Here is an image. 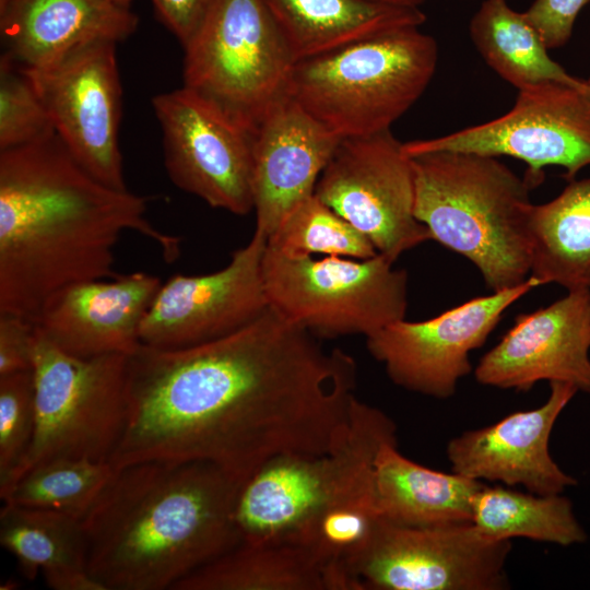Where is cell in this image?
Wrapping results in <instances>:
<instances>
[{
	"label": "cell",
	"instance_id": "cell-1",
	"mask_svg": "<svg viewBox=\"0 0 590 590\" xmlns=\"http://www.w3.org/2000/svg\"><path fill=\"white\" fill-rule=\"evenodd\" d=\"M356 363L271 307L245 328L127 357L129 413L109 459L208 461L243 479L285 453L334 451L350 428Z\"/></svg>",
	"mask_w": 590,
	"mask_h": 590
},
{
	"label": "cell",
	"instance_id": "cell-2",
	"mask_svg": "<svg viewBox=\"0 0 590 590\" xmlns=\"http://www.w3.org/2000/svg\"><path fill=\"white\" fill-rule=\"evenodd\" d=\"M146 210V198L90 175L56 132L0 151V314L35 322L66 288L117 276L114 250L127 231L176 260L180 238L155 228Z\"/></svg>",
	"mask_w": 590,
	"mask_h": 590
},
{
	"label": "cell",
	"instance_id": "cell-3",
	"mask_svg": "<svg viewBox=\"0 0 590 590\" xmlns=\"http://www.w3.org/2000/svg\"><path fill=\"white\" fill-rule=\"evenodd\" d=\"M243 480L208 461L149 460L115 469L82 523L102 590H165L241 543Z\"/></svg>",
	"mask_w": 590,
	"mask_h": 590
},
{
	"label": "cell",
	"instance_id": "cell-4",
	"mask_svg": "<svg viewBox=\"0 0 590 590\" xmlns=\"http://www.w3.org/2000/svg\"><path fill=\"white\" fill-rule=\"evenodd\" d=\"M414 215L432 239L465 257L492 292L530 273L531 186L494 156L433 151L410 156Z\"/></svg>",
	"mask_w": 590,
	"mask_h": 590
},
{
	"label": "cell",
	"instance_id": "cell-5",
	"mask_svg": "<svg viewBox=\"0 0 590 590\" xmlns=\"http://www.w3.org/2000/svg\"><path fill=\"white\" fill-rule=\"evenodd\" d=\"M437 61L430 35L403 28L296 62L288 93L338 138L370 135L422 96Z\"/></svg>",
	"mask_w": 590,
	"mask_h": 590
},
{
	"label": "cell",
	"instance_id": "cell-6",
	"mask_svg": "<svg viewBox=\"0 0 590 590\" xmlns=\"http://www.w3.org/2000/svg\"><path fill=\"white\" fill-rule=\"evenodd\" d=\"M36 329V327H35ZM127 355H70L37 330L33 352L35 429L0 496L32 468L59 459L109 462L126 429Z\"/></svg>",
	"mask_w": 590,
	"mask_h": 590
},
{
	"label": "cell",
	"instance_id": "cell-7",
	"mask_svg": "<svg viewBox=\"0 0 590 590\" xmlns=\"http://www.w3.org/2000/svg\"><path fill=\"white\" fill-rule=\"evenodd\" d=\"M184 85L255 134L295 60L264 0H213L184 46Z\"/></svg>",
	"mask_w": 590,
	"mask_h": 590
},
{
	"label": "cell",
	"instance_id": "cell-8",
	"mask_svg": "<svg viewBox=\"0 0 590 590\" xmlns=\"http://www.w3.org/2000/svg\"><path fill=\"white\" fill-rule=\"evenodd\" d=\"M393 263L381 253L290 258L266 246L263 287L269 307L318 339L368 337L405 317L408 274Z\"/></svg>",
	"mask_w": 590,
	"mask_h": 590
},
{
	"label": "cell",
	"instance_id": "cell-9",
	"mask_svg": "<svg viewBox=\"0 0 590 590\" xmlns=\"http://www.w3.org/2000/svg\"><path fill=\"white\" fill-rule=\"evenodd\" d=\"M408 156L457 151L511 156L528 165L526 179L534 188L545 166H560L565 178L590 165V86L547 81L519 88L514 107L487 122L442 137L402 143Z\"/></svg>",
	"mask_w": 590,
	"mask_h": 590
},
{
	"label": "cell",
	"instance_id": "cell-10",
	"mask_svg": "<svg viewBox=\"0 0 590 590\" xmlns=\"http://www.w3.org/2000/svg\"><path fill=\"white\" fill-rule=\"evenodd\" d=\"M511 543L472 522L411 527L380 518L355 563L353 590H502Z\"/></svg>",
	"mask_w": 590,
	"mask_h": 590
},
{
	"label": "cell",
	"instance_id": "cell-11",
	"mask_svg": "<svg viewBox=\"0 0 590 590\" xmlns=\"http://www.w3.org/2000/svg\"><path fill=\"white\" fill-rule=\"evenodd\" d=\"M314 193L392 262L432 239L414 215L411 157L390 130L341 139Z\"/></svg>",
	"mask_w": 590,
	"mask_h": 590
},
{
	"label": "cell",
	"instance_id": "cell-12",
	"mask_svg": "<svg viewBox=\"0 0 590 590\" xmlns=\"http://www.w3.org/2000/svg\"><path fill=\"white\" fill-rule=\"evenodd\" d=\"M170 180L214 209L253 210L255 134L182 86L153 97Z\"/></svg>",
	"mask_w": 590,
	"mask_h": 590
},
{
	"label": "cell",
	"instance_id": "cell-13",
	"mask_svg": "<svg viewBox=\"0 0 590 590\" xmlns=\"http://www.w3.org/2000/svg\"><path fill=\"white\" fill-rule=\"evenodd\" d=\"M116 46L92 43L54 66L25 70L72 157L98 181L127 190L119 148L122 90Z\"/></svg>",
	"mask_w": 590,
	"mask_h": 590
},
{
	"label": "cell",
	"instance_id": "cell-14",
	"mask_svg": "<svg viewBox=\"0 0 590 590\" xmlns=\"http://www.w3.org/2000/svg\"><path fill=\"white\" fill-rule=\"evenodd\" d=\"M540 285L530 276L518 286L473 298L432 319L396 321L366 337L367 350L397 386L449 398L472 370L470 353L485 343L509 306Z\"/></svg>",
	"mask_w": 590,
	"mask_h": 590
},
{
	"label": "cell",
	"instance_id": "cell-15",
	"mask_svg": "<svg viewBox=\"0 0 590 590\" xmlns=\"http://www.w3.org/2000/svg\"><path fill=\"white\" fill-rule=\"evenodd\" d=\"M267 237L253 233L223 269L203 275L176 274L162 284L140 328L141 343L185 349L229 335L268 308L262 280Z\"/></svg>",
	"mask_w": 590,
	"mask_h": 590
},
{
	"label": "cell",
	"instance_id": "cell-16",
	"mask_svg": "<svg viewBox=\"0 0 590 590\" xmlns=\"http://www.w3.org/2000/svg\"><path fill=\"white\" fill-rule=\"evenodd\" d=\"M397 427L381 410L357 399L351 412L347 460L333 491L292 543L323 567L332 590H353L352 569L381 518L374 463L379 449L397 441Z\"/></svg>",
	"mask_w": 590,
	"mask_h": 590
},
{
	"label": "cell",
	"instance_id": "cell-17",
	"mask_svg": "<svg viewBox=\"0 0 590 590\" xmlns=\"http://www.w3.org/2000/svg\"><path fill=\"white\" fill-rule=\"evenodd\" d=\"M590 290L517 316L515 324L480 359L479 384L528 391L538 381H560L590 393Z\"/></svg>",
	"mask_w": 590,
	"mask_h": 590
},
{
	"label": "cell",
	"instance_id": "cell-18",
	"mask_svg": "<svg viewBox=\"0 0 590 590\" xmlns=\"http://www.w3.org/2000/svg\"><path fill=\"white\" fill-rule=\"evenodd\" d=\"M550 388L541 406L453 437L446 450L452 471L480 482L521 485L541 495L562 494L576 485L577 480L553 460L548 442L556 420L578 389L560 381L550 382Z\"/></svg>",
	"mask_w": 590,
	"mask_h": 590
},
{
	"label": "cell",
	"instance_id": "cell-19",
	"mask_svg": "<svg viewBox=\"0 0 590 590\" xmlns=\"http://www.w3.org/2000/svg\"><path fill=\"white\" fill-rule=\"evenodd\" d=\"M340 141L291 96L269 111L253 139L256 232L268 238L295 205L315 192Z\"/></svg>",
	"mask_w": 590,
	"mask_h": 590
},
{
	"label": "cell",
	"instance_id": "cell-20",
	"mask_svg": "<svg viewBox=\"0 0 590 590\" xmlns=\"http://www.w3.org/2000/svg\"><path fill=\"white\" fill-rule=\"evenodd\" d=\"M161 285L144 272L79 283L55 296L34 324L70 355L129 356L142 344L140 328Z\"/></svg>",
	"mask_w": 590,
	"mask_h": 590
},
{
	"label": "cell",
	"instance_id": "cell-21",
	"mask_svg": "<svg viewBox=\"0 0 590 590\" xmlns=\"http://www.w3.org/2000/svg\"><path fill=\"white\" fill-rule=\"evenodd\" d=\"M346 438L347 434L328 455L285 453L259 465L236 499L241 543H292L340 479L347 460Z\"/></svg>",
	"mask_w": 590,
	"mask_h": 590
},
{
	"label": "cell",
	"instance_id": "cell-22",
	"mask_svg": "<svg viewBox=\"0 0 590 590\" xmlns=\"http://www.w3.org/2000/svg\"><path fill=\"white\" fill-rule=\"evenodd\" d=\"M138 23L114 0H8L0 5L2 54L24 69H44L92 43L118 44Z\"/></svg>",
	"mask_w": 590,
	"mask_h": 590
},
{
	"label": "cell",
	"instance_id": "cell-23",
	"mask_svg": "<svg viewBox=\"0 0 590 590\" xmlns=\"http://www.w3.org/2000/svg\"><path fill=\"white\" fill-rule=\"evenodd\" d=\"M295 62L426 21L418 8L370 0H264Z\"/></svg>",
	"mask_w": 590,
	"mask_h": 590
},
{
	"label": "cell",
	"instance_id": "cell-24",
	"mask_svg": "<svg viewBox=\"0 0 590 590\" xmlns=\"http://www.w3.org/2000/svg\"><path fill=\"white\" fill-rule=\"evenodd\" d=\"M374 475L380 516L411 527L471 522L473 497L484 484L423 467L400 453L397 441L379 449Z\"/></svg>",
	"mask_w": 590,
	"mask_h": 590
},
{
	"label": "cell",
	"instance_id": "cell-25",
	"mask_svg": "<svg viewBox=\"0 0 590 590\" xmlns=\"http://www.w3.org/2000/svg\"><path fill=\"white\" fill-rule=\"evenodd\" d=\"M0 544L34 580L43 573L55 590H102L88 571L82 520L69 515L4 503L0 510Z\"/></svg>",
	"mask_w": 590,
	"mask_h": 590
},
{
	"label": "cell",
	"instance_id": "cell-26",
	"mask_svg": "<svg viewBox=\"0 0 590 590\" xmlns=\"http://www.w3.org/2000/svg\"><path fill=\"white\" fill-rule=\"evenodd\" d=\"M530 273L541 285L590 290V178L570 180L529 220Z\"/></svg>",
	"mask_w": 590,
	"mask_h": 590
},
{
	"label": "cell",
	"instance_id": "cell-27",
	"mask_svg": "<svg viewBox=\"0 0 590 590\" xmlns=\"http://www.w3.org/2000/svg\"><path fill=\"white\" fill-rule=\"evenodd\" d=\"M173 590H332L323 567L297 543H240Z\"/></svg>",
	"mask_w": 590,
	"mask_h": 590
},
{
	"label": "cell",
	"instance_id": "cell-28",
	"mask_svg": "<svg viewBox=\"0 0 590 590\" xmlns=\"http://www.w3.org/2000/svg\"><path fill=\"white\" fill-rule=\"evenodd\" d=\"M469 32L484 61L518 90L547 81L589 87L550 57L538 31L508 0H483Z\"/></svg>",
	"mask_w": 590,
	"mask_h": 590
},
{
	"label": "cell",
	"instance_id": "cell-29",
	"mask_svg": "<svg viewBox=\"0 0 590 590\" xmlns=\"http://www.w3.org/2000/svg\"><path fill=\"white\" fill-rule=\"evenodd\" d=\"M471 522L495 541L527 538L562 546L587 541L567 497L522 493L507 485L483 484L473 497Z\"/></svg>",
	"mask_w": 590,
	"mask_h": 590
},
{
	"label": "cell",
	"instance_id": "cell-30",
	"mask_svg": "<svg viewBox=\"0 0 590 590\" xmlns=\"http://www.w3.org/2000/svg\"><path fill=\"white\" fill-rule=\"evenodd\" d=\"M115 472L105 461L59 459L22 474L1 495L3 503L54 510L83 520Z\"/></svg>",
	"mask_w": 590,
	"mask_h": 590
},
{
	"label": "cell",
	"instance_id": "cell-31",
	"mask_svg": "<svg viewBox=\"0 0 590 590\" xmlns=\"http://www.w3.org/2000/svg\"><path fill=\"white\" fill-rule=\"evenodd\" d=\"M267 246L290 258L324 253L364 260L378 255L364 234L315 193L290 211Z\"/></svg>",
	"mask_w": 590,
	"mask_h": 590
},
{
	"label": "cell",
	"instance_id": "cell-32",
	"mask_svg": "<svg viewBox=\"0 0 590 590\" xmlns=\"http://www.w3.org/2000/svg\"><path fill=\"white\" fill-rule=\"evenodd\" d=\"M55 133L48 111L27 71L9 56L0 57V151Z\"/></svg>",
	"mask_w": 590,
	"mask_h": 590
},
{
	"label": "cell",
	"instance_id": "cell-33",
	"mask_svg": "<svg viewBox=\"0 0 590 590\" xmlns=\"http://www.w3.org/2000/svg\"><path fill=\"white\" fill-rule=\"evenodd\" d=\"M35 429V386L32 370L0 377V486L20 465Z\"/></svg>",
	"mask_w": 590,
	"mask_h": 590
},
{
	"label": "cell",
	"instance_id": "cell-34",
	"mask_svg": "<svg viewBox=\"0 0 590 590\" xmlns=\"http://www.w3.org/2000/svg\"><path fill=\"white\" fill-rule=\"evenodd\" d=\"M589 1L534 0L523 13L540 34L546 48L557 49L570 39L575 21Z\"/></svg>",
	"mask_w": 590,
	"mask_h": 590
},
{
	"label": "cell",
	"instance_id": "cell-35",
	"mask_svg": "<svg viewBox=\"0 0 590 590\" xmlns=\"http://www.w3.org/2000/svg\"><path fill=\"white\" fill-rule=\"evenodd\" d=\"M35 331L31 320L0 314V377L33 369Z\"/></svg>",
	"mask_w": 590,
	"mask_h": 590
},
{
	"label": "cell",
	"instance_id": "cell-36",
	"mask_svg": "<svg viewBox=\"0 0 590 590\" xmlns=\"http://www.w3.org/2000/svg\"><path fill=\"white\" fill-rule=\"evenodd\" d=\"M161 22L182 47L202 24L213 0H151Z\"/></svg>",
	"mask_w": 590,
	"mask_h": 590
},
{
	"label": "cell",
	"instance_id": "cell-37",
	"mask_svg": "<svg viewBox=\"0 0 590 590\" xmlns=\"http://www.w3.org/2000/svg\"><path fill=\"white\" fill-rule=\"evenodd\" d=\"M370 1L400 5V7L418 8L426 0H370Z\"/></svg>",
	"mask_w": 590,
	"mask_h": 590
},
{
	"label": "cell",
	"instance_id": "cell-38",
	"mask_svg": "<svg viewBox=\"0 0 590 590\" xmlns=\"http://www.w3.org/2000/svg\"><path fill=\"white\" fill-rule=\"evenodd\" d=\"M114 1L117 2V3H120L122 5L130 7L131 2L134 1V0H114Z\"/></svg>",
	"mask_w": 590,
	"mask_h": 590
},
{
	"label": "cell",
	"instance_id": "cell-39",
	"mask_svg": "<svg viewBox=\"0 0 590 590\" xmlns=\"http://www.w3.org/2000/svg\"><path fill=\"white\" fill-rule=\"evenodd\" d=\"M586 81H587L588 85L590 86V76Z\"/></svg>",
	"mask_w": 590,
	"mask_h": 590
}]
</instances>
